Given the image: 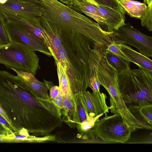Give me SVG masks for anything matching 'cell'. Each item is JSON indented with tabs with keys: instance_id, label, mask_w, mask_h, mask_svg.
Returning <instances> with one entry per match:
<instances>
[{
	"instance_id": "cell-1",
	"label": "cell",
	"mask_w": 152,
	"mask_h": 152,
	"mask_svg": "<svg viewBox=\"0 0 152 152\" xmlns=\"http://www.w3.org/2000/svg\"><path fill=\"white\" fill-rule=\"evenodd\" d=\"M36 96L17 75L0 70V107L17 134L34 131Z\"/></svg>"
},
{
	"instance_id": "cell-2",
	"label": "cell",
	"mask_w": 152,
	"mask_h": 152,
	"mask_svg": "<svg viewBox=\"0 0 152 152\" xmlns=\"http://www.w3.org/2000/svg\"><path fill=\"white\" fill-rule=\"evenodd\" d=\"M62 46L51 53L61 64L69 78L72 94L86 91L89 86L91 51L97 42L81 34L60 31Z\"/></svg>"
},
{
	"instance_id": "cell-3",
	"label": "cell",
	"mask_w": 152,
	"mask_h": 152,
	"mask_svg": "<svg viewBox=\"0 0 152 152\" xmlns=\"http://www.w3.org/2000/svg\"><path fill=\"white\" fill-rule=\"evenodd\" d=\"M43 7L40 16L58 32H74L83 35L107 47L112 41L111 32L103 30L93 20L57 0H38Z\"/></svg>"
},
{
	"instance_id": "cell-4",
	"label": "cell",
	"mask_w": 152,
	"mask_h": 152,
	"mask_svg": "<svg viewBox=\"0 0 152 152\" xmlns=\"http://www.w3.org/2000/svg\"><path fill=\"white\" fill-rule=\"evenodd\" d=\"M119 91L131 111L152 106V71L139 68L118 73Z\"/></svg>"
},
{
	"instance_id": "cell-5",
	"label": "cell",
	"mask_w": 152,
	"mask_h": 152,
	"mask_svg": "<svg viewBox=\"0 0 152 152\" xmlns=\"http://www.w3.org/2000/svg\"><path fill=\"white\" fill-rule=\"evenodd\" d=\"M33 49L17 43L0 46V64L7 69L29 72L35 76L38 70L39 58Z\"/></svg>"
},
{
	"instance_id": "cell-6",
	"label": "cell",
	"mask_w": 152,
	"mask_h": 152,
	"mask_svg": "<svg viewBox=\"0 0 152 152\" xmlns=\"http://www.w3.org/2000/svg\"><path fill=\"white\" fill-rule=\"evenodd\" d=\"M104 117L95 121L92 128L95 135L108 142L124 143L130 138L131 129L124 122L121 115L110 116L105 113Z\"/></svg>"
},
{
	"instance_id": "cell-7",
	"label": "cell",
	"mask_w": 152,
	"mask_h": 152,
	"mask_svg": "<svg viewBox=\"0 0 152 152\" xmlns=\"http://www.w3.org/2000/svg\"><path fill=\"white\" fill-rule=\"evenodd\" d=\"M112 38L117 43L128 44L135 47L139 53L148 58L152 57V37L141 32L129 23L114 30Z\"/></svg>"
},
{
	"instance_id": "cell-8",
	"label": "cell",
	"mask_w": 152,
	"mask_h": 152,
	"mask_svg": "<svg viewBox=\"0 0 152 152\" xmlns=\"http://www.w3.org/2000/svg\"><path fill=\"white\" fill-rule=\"evenodd\" d=\"M5 30L10 43L26 46L49 56L52 55L44 41L23 26L9 21H4Z\"/></svg>"
},
{
	"instance_id": "cell-9",
	"label": "cell",
	"mask_w": 152,
	"mask_h": 152,
	"mask_svg": "<svg viewBox=\"0 0 152 152\" xmlns=\"http://www.w3.org/2000/svg\"><path fill=\"white\" fill-rule=\"evenodd\" d=\"M42 9L38 0H0V19L11 15L39 17Z\"/></svg>"
},
{
	"instance_id": "cell-10",
	"label": "cell",
	"mask_w": 152,
	"mask_h": 152,
	"mask_svg": "<svg viewBox=\"0 0 152 152\" xmlns=\"http://www.w3.org/2000/svg\"><path fill=\"white\" fill-rule=\"evenodd\" d=\"M82 95L90 117L102 116L105 113L109 112L110 107L106 103L107 97L105 94L86 91Z\"/></svg>"
},
{
	"instance_id": "cell-11",
	"label": "cell",
	"mask_w": 152,
	"mask_h": 152,
	"mask_svg": "<svg viewBox=\"0 0 152 152\" xmlns=\"http://www.w3.org/2000/svg\"><path fill=\"white\" fill-rule=\"evenodd\" d=\"M87 0L97 9L104 19L107 27V31L113 32L125 23L124 15L108 7L100 5L93 0Z\"/></svg>"
},
{
	"instance_id": "cell-12",
	"label": "cell",
	"mask_w": 152,
	"mask_h": 152,
	"mask_svg": "<svg viewBox=\"0 0 152 152\" xmlns=\"http://www.w3.org/2000/svg\"><path fill=\"white\" fill-rule=\"evenodd\" d=\"M25 85L37 96H48V88L46 84L37 80L34 75L27 72L12 68Z\"/></svg>"
},
{
	"instance_id": "cell-13",
	"label": "cell",
	"mask_w": 152,
	"mask_h": 152,
	"mask_svg": "<svg viewBox=\"0 0 152 152\" xmlns=\"http://www.w3.org/2000/svg\"><path fill=\"white\" fill-rule=\"evenodd\" d=\"M40 20L45 35V43L51 53H54L62 45L61 37L56 29L41 16Z\"/></svg>"
},
{
	"instance_id": "cell-14",
	"label": "cell",
	"mask_w": 152,
	"mask_h": 152,
	"mask_svg": "<svg viewBox=\"0 0 152 152\" xmlns=\"http://www.w3.org/2000/svg\"><path fill=\"white\" fill-rule=\"evenodd\" d=\"M67 6L78 13H84L99 25H106L104 19L98 10L87 0H73L71 4Z\"/></svg>"
},
{
	"instance_id": "cell-15",
	"label": "cell",
	"mask_w": 152,
	"mask_h": 152,
	"mask_svg": "<svg viewBox=\"0 0 152 152\" xmlns=\"http://www.w3.org/2000/svg\"><path fill=\"white\" fill-rule=\"evenodd\" d=\"M121 50L129 58L131 62L141 68L152 71V61L133 50L131 47L122 43H117Z\"/></svg>"
},
{
	"instance_id": "cell-16",
	"label": "cell",
	"mask_w": 152,
	"mask_h": 152,
	"mask_svg": "<svg viewBox=\"0 0 152 152\" xmlns=\"http://www.w3.org/2000/svg\"><path fill=\"white\" fill-rule=\"evenodd\" d=\"M125 13L131 17L139 19L147 7L146 4L132 0L119 1Z\"/></svg>"
},
{
	"instance_id": "cell-17",
	"label": "cell",
	"mask_w": 152,
	"mask_h": 152,
	"mask_svg": "<svg viewBox=\"0 0 152 152\" xmlns=\"http://www.w3.org/2000/svg\"><path fill=\"white\" fill-rule=\"evenodd\" d=\"M59 83L60 92L62 96L69 97L73 94L68 77L60 63L55 60Z\"/></svg>"
},
{
	"instance_id": "cell-18",
	"label": "cell",
	"mask_w": 152,
	"mask_h": 152,
	"mask_svg": "<svg viewBox=\"0 0 152 152\" xmlns=\"http://www.w3.org/2000/svg\"><path fill=\"white\" fill-rule=\"evenodd\" d=\"M104 54L109 64L114 68L118 73L131 69L130 62L112 53L106 52Z\"/></svg>"
},
{
	"instance_id": "cell-19",
	"label": "cell",
	"mask_w": 152,
	"mask_h": 152,
	"mask_svg": "<svg viewBox=\"0 0 152 152\" xmlns=\"http://www.w3.org/2000/svg\"><path fill=\"white\" fill-rule=\"evenodd\" d=\"M130 111L133 114L140 116L149 124L152 125V106L142 107Z\"/></svg>"
},
{
	"instance_id": "cell-20",
	"label": "cell",
	"mask_w": 152,
	"mask_h": 152,
	"mask_svg": "<svg viewBox=\"0 0 152 152\" xmlns=\"http://www.w3.org/2000/svg\"><path fill=\"white\" fill-rule=\"evenodd\" d=\"M98 4L124 15L125 12L118 0H93Z\"/></svg>"
},
{
	"instance_id": "cell-21",
	"label": "cell",
	"mask_w": 152,
	"mask_h": 152,
	"mask_svg": "<svg viewBox=\"0 0 152 152\" xmlns=\"http://www.w3.org/2000/svg\"><path fill=\"white\" fill-rule=\"evenodd\" d=\"M142 26L152 31V4L147 5L144 13L139 18Z\"/></svg>"
},
{
	"instance_id": "cell-22",
	"label": "cell",
	"mask_w": 152,
	"mask_h": 152,
	"mask_svg": "<svg viewBox=\"0 0 152 152\" xmlns=\"http://www.w3.org/2000/svg\"><path fill=\"white\" fill-rule=\"evenodd\" d=\"M104 51L114 54L126 61L131 62L129 58L120 49L117 43L114 41L107 46L105 49Z\"/></svg>"
},
{
	"instance_id": "cell-23",
	"label": "cell",
	"mask_w": 152,
	"mask_h": 152,
	"mask_svg": "<svg viewBox=\"0 0 152 152\" xmlns=\"http://www.w3.org/2000/svg\"><path fill=\"white\" fill-rule=\"evenodd\" d=\"M0 122L3 124L12 134H17V133L10 124V120L5 112L0 107Z\"/></svg>"
},
{
	"instance_id": "cell-24",
	"label": "cell",
	"mask_w": 152,
	"mask_h": 152,
	"mask_svg": "<svg viewBox=\"0 0 152 152\" xmlns=\"http://www.w3.org/2000/svg\"><path fill=\"white\" fill-rule=\"evenodd\" d=\"M0 41L2 45H6L10 43L5 30L4 22L0 19Z\"/></svg>"
},
{
	"instance_id": "cell-25",
	"label": "cell",
	"mask_w": 152,
	"mask_h": 152,
	"mask_svg": "<svg viewBox=\"0 0 152 152\" xmlns=\"http://www.w3.org/2000/svg\"><path fill=\"white\" fill-rule=\"evenodd\" d=\"M14 135L0 122V137H7L11 139Z\"/></svg>"
},
{
	"instance_id": "cell-26",
	"label": "cell",
	"mask_w": 152,
	"mask_h": 152,
	"mask_svg": "<svg viewBox=\"0 0 152 152\" xmlns=\"http://www.w3.org/2000/svg\"><path fill=\"white\" fill-rule=\"evenodd\" d=\"M53 99V102L59 108L63 107L62 102V96L60 92L57 96Z\"/></svg>"
},
{
	"instance_id": "cell-27",
	"label": "cell",
	"mask_w": 152,
	"mask_h": 152,
	"mask_svg": "<svg viewBox=\"0 0 152 152\" xmlns=\"http://www.w3.org/2000/svg\"><path fill=\"white\" fill-rule=\"evenodd\" d=\"M61 3L69 5L71 4L73 0H59Z\"/></svg>"
},
{
	"instance_id": "cell-28",
	"label": "cell",
	"mask_w": 152,
	"mask_h": 152,
	"mask_svg": "<svg viewBox=\"0 0 152 152\" xmlns=\"http://www.w3.org/2000/svg\"><path fill=\"white\" fill-rule=\"evenodd\" d=\"M10 140H12L8 138L7 137H0V142H6V141H10Z\"/></svg>"
},
{
	"instance_id": "cell-29",
	"label": "cell",
	"mask_w": 152,
	"mask_h": 152,
	"mask_svg": "<svg viewBox=\"0 0 152 152\" xmlns=\"http://www.w3.org/2000/svg\"><path fill=\"white\" fill-rule=\"evenodd\" d=\"M143 2L148 5L152 4V0H143Z\"/></svg>"
},
{
	"instance_id": "cell-30",
	"label": "cell",
	"mask_w": 152,
	"mask_h": 152,
	"mask_svg": "<svg viewBox=\"0 0 152 152\" xmlns=\"http://www.w3.org/2000/svg\"><path fill=\"white\" fill-rule=\"evenodd\" d=\"M2 45L1 43V42H0V46L1 45Z\"/></svg>"
},
{
	"instance_id": "cell-31",
	"label": "cell",
	"mask_w": 152,
	"mask_h": 152,
	"mask_svg": "<svg viewBox=\"0 0 152 152\" xmlns=\"http://www.w3.org/2000/svg\"><path fill=\"white\" fill-rule=\"evenodd\" d=\"M118 1H121V0H118Z\"/></svg>"
}]
</instances>
